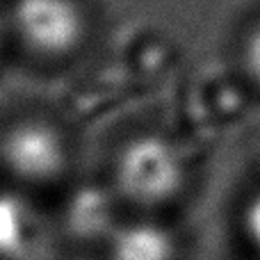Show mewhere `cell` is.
Masks as SVG:
<instances>
[{"mask_svg": "<svg viewBox=\"0 0 260 260\" xmlns=\"http://www.w3.org/2000/svg\"><path fill=\"white\" fill-rule=\"evenodd\" d=\"M3 14L9 46L37 62L71 59L94 30L87 0H5Z\"/></svg>", "mask_w": 260, "mask_h": 260, "instance_id": "6da1fadb", "label": "cell"}, {"mask_svg": "<svg viewBox=\"0 0 260 260\" xmlns=\"http://www.w3.org/2000/svg\"><path fill=\"white\" fill-rule=\"evenodd\" d=\"M114 185L123 199L135 206L157 208L178 194L183 165L167 142L151 135L126 144L114 162Z\"/></svg>", "mask_w": 260, "mask_h": 260, "instance_id": "7a4b0ae2", "label": "cell"}, {"mask_svg": "<svg viewBox=\"0 0 260 260\" xmlns=\"http://www.w3.org/2000/svg\"><path fill=\"white\" fill-rule=\"evenodd\" d=\"M5 169L23 183H53L69 167L64 137L44 121H18L0 139Z\"/></svg>", "mask_w": 260, "mask_h": 260, "instance_id": "3957f363", "label": "cell"}, {"mask_svg": "<svg viewBox=\"0 0 260 260\" xmlns=\"http://www.w3.org/2000/svg\"><path fill=\"white\" fill-rule=\"evenodd\" d=\"M9 46V37H7V25H5V14H3V5H0V55L5 53V48Z\"/></svg>", "mask_w": 260, "mask_h": 260, "instance_id": "277c9868", "label": "cell"}]
</instances>
